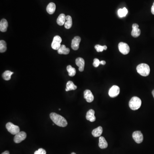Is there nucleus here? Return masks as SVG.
Listing matches in <instances>:
<instances>
[{"mask_svg":"<svg viewBox=\"0 0 154 154\" xmlns=\"http://www.w3.org/2000/svg\"><path fill=\"white\" fill-rule=\"evenodd\" d=\"M50 117L53 123L57 126L61 127H65L68 125V123L65 118L55 113H51Z\"/></svg>","mask_w":154,"mask_h":154,"instance_id":"f257e3e1","label":"nucleus"},{"mask_svg":"<svg viewBox=\"0 0 154 154\" xmlns=\"http://www.w3.org/2000/svg\"><path fill=\"white\" fill-rule=\"evenodd\" d=\"M137 72L142 76L146 77L150 75V69L148 64L141 63L138 65L137 67Z\"/></svg>","mask_w":154,"mask_h":154,"instance_id":"f03ea898","label":"nucleus"},{"mask_svg":"<svg viewBox=\"0 0 154 154\" xmlns=\"http://www.w3.org/2000/svg\"><path fill=\"white\" fill-rule=\"evenodd\" d=\"M142 101L139 98L134 96L131 99L129 102V106L131 110H138L141 105Z\"/></svg>","mask_w":154,"mask_h":154,"instance_id":"7ed1b4c3","label":"nucleus"},{"mask_svg":"<svg viewBox=\"0 0 154 154\" xmlns=\"http://www.w3.org/2000/svg\"><path fill=\"white\" fill-rule=\"evenodd\" d=\"M6 128L7 131L13 135H16L20 132V129L19 127L10 122L7 123Z\"/></svg>","mask_w":154,"mask_h":154,"instance_id":"20e7f679","label":"nucleus"},{"mask_svg":"<svg viewBox=\"0 0 154 154\" xmlns=\"http://www.w3.org/2000/svg\"><path fill=\"white\" fill-rule=\"evenodd\" d=\"M119 49L123 55H127L130 52V47L127 43L121 42L118 45Z\"/></svg>","mask_w":154,"mask_h":154,"instance_id":"39448f33","label":"nucleus"},{"mask_svg":"<svg viewBox=\"0 0 154 154\" xmlns=\"http://www.w3.org/2000/svg\"><path fill=\"white\" fill-rule=\"evenodd\" d=\"M62 39L59 36H55L51 44V47L55 50H58L61 46Z\"/></svg>","mask_w":154,"mask_h":154,"instance_id":"423d86ee","label":"nucleus"},{"mask_svg":"<svg viewBox=\"0 0 154 154\" xmlns=\"http://www.w3.org/2000/svg\"><path fill=\"white\" fill-rule=\"evenodd\" d=\"M27 134L24 131H21L15 135L14 137V141L16 144H19L23 141L26 138Z\"/></svg>","mask_w":154,"mask_h":154,"instance_id":"0eeeda50","label":"nucleus"},{"mask_svg":"<svg viewBox=\"0 0 154 154\" xmlns=\"http://www.w3.org/2000/svg\"><path fill=\"white\" fill-rule=\"evenodd\" d=\"M132 137L137 144H140L144 140V136L140 131H135L132 134Z\"/></svg>","mask_w":154,"mask_h":154,"instance_id":"6e6552de","label":"nucleus"},{"mask_svg":"<svg viewBox=\"0 0 154 154\" xmlns=\"http://www.w3.org/2000/svg\"><path fill=\"white\" fill-rule=\"evenodd\" d=\"M119 87L116 85H114L110 88V89H109L108 94L110 97L115 98L117 97L119 95Z\"/></svg>","mask_w":154,"mask_h":154,"instance_id":"1a4fd4ad","label":"nucleus"},{"mask_svg":"<svg viewBox=\"0 0 154 154\" xmlns=\"http://www.w3.org/2000/svg\"><path fill=\"white\" fill-rule=\"evenodd\" d=\"M81 41V37L78 36H76L72 40L71 47L73 50H77L78 49L79 47V44Z\"/></svg>","mask_w":154,"mask_h":154,"instance_id":"9d476101","label":"nucleus"},{"mask_svg":"<svg viewBox=\"0 0 154 154\" xmlns=\"http://www.w3.org/2000/svg\"><path fill=\"white\" fill-rule=\"evenodd\" d=\"M141 31L139 28V25L137 24H134L132 25V30L131 33L133 37L137 38L140 36Z\"/></svg>","mask_w":154,"mask_h":154,"instance_id":"9b49d317","label":"nucleus"},{"mask_svg":"<svg viewBox=\"0 0 154 154\" xmlns=\"http://www.w3.org/2000/svg\"><path fill=\"white\" fill-rule=\"evenodd\" d=\"M84 98L86 99L87 102L91 103L94 100V96L90 90L87 89L83 93Z\"/></svg>","mask_w":154,"mask_h":154,"instance_id":"f8f14e48","label":"nucleus"},{"mask_svg":"<svg viewBox=\"0 0 154 154\" xmlns=\"http://www.w3.org/2000/svg\"><path fill=\"white\" fill-rule=\"evenodd\" d=\"M75 63L77 66L79 67V71L83 72L84 68L85 61L83 58L78 57L75 60Z\"/></svg>","mask_w":154,"mask_h":154,"instance_id":"ddd939ff","label":"nucleus"},{"mask_svg":"<svg viewBox=\"0 0 154 154\" xmlns=\"http://www.w3.org/2000/svg\"><path fill=\"white\" fill-rule=\"evenodd\" d=\"M86 119L91 122L95 121L96 118L95 116V111L93 109H91L87 111L86 114Z\"/></svg>","mask_w":154,"mask_h":154,"instance_id":"4468645a","label":"nucleus"},{"mask_svg":"<svg viewBox=\"0 0 154 154\" xmlns=\"http://www.w3.org/2000/svg\"><path fill=\"white\" fill-rule=\"evenodd\" d=\"M8 22L5 19H2L0 22V30L2 32L7 31L8 28Z\"/></svg>","mask_w":154,"mask_h":154,"instance_id":"2eb2a0df","label":"nucleus"},{"mask_svg":"<svg viewBox=\"0 0 154 154\" xmlns=\"http://www.w3.org/2000/svg\"><path fill=\"white\" fill-rule=\"evenodd\" d=\"M99 147L102 149L107 148L108 146V144L105 139L103 137H100L99 138Z\"/></svg>","mask_w":154,"mask_h":154,"instance_id":"dca6fc26","label":"nucleus"},{"mask_svg":"<svg viewBox=\"0 0 154 154\" xmlns=\"http://www.w3.org/2000/svg\"><path fill=\"white\" fill-rule=\"evenodd\" d=\"M57 52L60 55H68L70 52V49L66 47L65 45H61L59 49L57 50Z\"/></svg>","mask_w":154,"mask_h":154,"instance_id":"f3484780","label":"nucleus"},{"mask_svg":"<svg viewBox=\"0 0 154 154\" xmlns=\"http://www.w3.org/2000/svg\"><path fill=\"white\" fill-rule=\"evenodd\" d=\"M103 132V129L101 126H99L94 129L92 132V134L95 137H100Z\"/></svg>","mask_w":154,"mask_h":154,"instance_id":"a211bd4d","label":"nucleus"},{"mask_svg":"<svg viewBox=\"0 0 154 154\" xmlns=\"http://www.w3.org/2000/svg\"><path fill=\"white\" fill-rule=\"evenodd\" d=\"M66 21V16L65 15V14L62 13L58 16V18L57 19V22L58 25L62 26L64 24H65Z\"/></svg>","mask_w":154,"mask_h":154,"instance_id":"6ab92c4d","label":"nucleus"},{"mask_svg":"<svg viewBox=\"0 0 154 154\" xmlns=\"http://www.w3.org/2000/svg\"><path fill=\"white\" fill-rule=\"evenodd\" d=\"M56 9V5L54 3H50L47 7L46 10L49 14H53Z\"/></svg>","mask_w":154,"mask_h":154,"instance_id":"aec40b11","label":"nucleus"},{"mask_svg":"<svg viewBox=\"0 0 154 154\" xmlns=\"http://www.w3.org/2000/svg\"><path fill=\"white\" fill-rule=\"evenodd\" d=\"M66 91H74L77 88V87L74 84L73 82L72 81H68L66 83Z\"/></svg>","mask_w":154,"mask_h":154,"instance_id":"412c9836","label":"nucleus"},{"mask_svg":"<svg viewBox=\"0 0 154 154\" xmlns=\"http://www.w3.org/2000/svg\"><path fill=\"white\" fill-rule=\"evenodd\" d=\"M72 25V21L71 16L70 15L66 16V21L64 24V27L66 29H70Z\"/></svg>","mask_w":154,"mask_h":154,"instance_id":"4be33fe9","label":"nucleus"},{"mask_svg":"<svg viewBox=\"0 0 154 154\" xmlns=\"http://www.w3.org/2000/svg\"><path fill=\"white\" fill-rule=\"evenodd\" d=\"M14 73L13 72L7 70L5 71L4 73H3L2 77L4 80L6 81H9L10 80L11 75Z\"/></svg>","mask_w":154,"mask_h":154,"instance_id":"5701e85b","label":"nucleus"},{"mask_svg":"<svg viewBox=\"0 0 154 154\" xmlns=\"http://www.w3.org/2000/svg\"><path fill=\"white\" fill-rule=\"evenodd\" d=\"M66 70L68 72V75L70 77L74 76L76 73L75 68L72 67L71 65H68L66 67Z\"/></svg>","mask_w":154,"mask_h":154,"instance_id":"b1692460","label":"nucleus"},{"mask_svg":"<svg viewBox=\"0 0 154 154\" xmlns=\"http://www.w3.org/2000/svg\"><path fill=\"white\" fill-rule=\"evenodd\" d=\"M128 12V11L127 9L125 7H124L123 9H119L118 11V14L120 17H123L126 15Z\"/></svg>","mask_w":154,"mask_h":154,"instance_id":"393cba45","label":"nucleus"},{"mask_svg":"<svg viewBox=\"0 0 154 154\" xmlns=\"http://www.w3.org/2000/svg\"><path fill=\"white\" fill-rule=\"evenodd\" d=\"M7 43L4 40L0 41V52L4 53L7 50Z\"/></svg>","mask_w":154,"mask_h":154,"instance_id":"a878e982","label":"nucleus"},{"mask_svg":"<svg viewBox=\"0 0 154 154\" xmlns=\"http://www.w3.org/2000/svg\"><path fill=\"white\" fill-rule=\"evenodd\" d=\"M95 49H96L97 52H102L104 50H107V47L106 45L102 46L99 45H95Z\"/></svg>","mask_w":154,"mask_h":154,"instance_id":"bb28decb","label":"nucleus"},{"mask_svg":"<svg viewBox=\"0 0 154 154\" xmlns=\"http://www.w3.org/2000/svg\"><path fill=\"white\" fill-rule=\"evenodd\" d=\"M34 154H46V152L43 148H40L38 150L35 151Z\"/></svg>","mask_w":154,"mask_h":154,"instance_id":"cd10ccee","label":"nucleus"},{"mask_svg":"<svg viewBox=\"0 0 154 154\" xmlns=\"http://www.w3.org/2000/svg\"><path fill=\"white\" fill-rule=\"evenodd\" d=\"M100 64V61L97 58H95L93 60V66L95 67H98Z\"/></svg>","mask_w":154,"mask_h":154,"instance_id":"c85d7f7f","label":"nucleus"},{"mask_svg":"<svg viewBox=\"0 0 154 154\" xmlns=\"http://www.w3.org/2000/svg\"><path fill=\"white\" fill-rule=\"evenodd\" d=\"M151 12H152V14L154 15V2L153 3V5L152 6V9H151Z\"/></svg>","mask_w":154,"mask_h":154,"instance_id":"c756f323","label":"nucleus"},{"mask_svg":"<svg viewBox=\"0 0 154 154\" xmlns=\"http://www.w3.org/2000/svg\"><path fill=\"white\" fill-rule=\"evenodd\" d=\"M106 64V62L104 60H102V61H100V64H102V65H105Z\"/></svg>","mask_w":154,"mask_h":154,"instance_id":"7c9ffc66","label":"nucleus"},{"mask_svg":"<svg viewBox=\"0 0 154 154\" xmlns=\"http://www.w3.org/2000/svg\"><path fill=\"white\" fill-rule=\"evenodd\" d=\"M1 154H9V152L8 151H6L4 152L1 153Z\"/></svg>","mask_w":154,"mask_h":154,"instance_id":"2f4dec72","label":"nucleus"},{"mask_svg":"<svg viewBox=\"0 0 154 154\" xmlns=\"http://www.w3.org/2000/svg\"><path fill=\"white\" fill-rule=\"evenodd\" d=\"M152 95H153V97L154 98V89L152 91Z\"/></svg>","mask_w":154,"mask_h":154,"instance_id":"473e14b6","label":"nucleus"},{"mask_svg":"<svg viewBox=\"0 0 154 154\" xmlns=\"http://www.w3.org/2000/svg\"><path fill=\"white\" fill-rule=\"evenodd\" d=\"M71 154H76V153H75V152H72V153H71Z\"/></svg>","mask_w":154,"mask_h":154,"instance_id":"72a5a7b5","label":"nucleus"},{"mask_svg":"<svg viewBox=\"0 0 154 154\" xmlns=\"http://www.w3.org/2000/svg\"><path fill=\"white\" fill-rule=\"evenodd\" d=\"M55 125V124H53V125Z\"/></svg>","mask_w":154,"mask_h":154,"instance_id":"f704fd0d","label":"nucleus"},{"mask_svg":"<svg viewBox=\"0 0 154 154\" xmlns=\"http://www.w3.org/2000/svg\"><path fill=\"white\" fill-rule=\"evenodd\" d=\"M59 110H61V109H59Z\"/></svg>","mask_w":154,"mask_h":154,"instance_id":"c9c22d12","label":"nucleus"}]
</instances>
